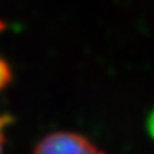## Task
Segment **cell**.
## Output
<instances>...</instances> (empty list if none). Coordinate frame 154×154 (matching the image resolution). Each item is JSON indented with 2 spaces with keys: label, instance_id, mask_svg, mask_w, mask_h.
<instances>
[{
  "label": "cell",
  "instance_id": "obj_1",
  "mask_svg": "<svg viewBox=\"0 0 154 154\" xmlns=\"http://www.w3.org/2000/svg\"><path fill=\"white\" fill-rule=\"evenodd\" d=\"M33 154H104L88 138L72 131H57L42 138Z\"/></svg>",
  "mask_w": 154,
  "mask_h": 154
},
{
  "label": "cell",
  "instance_id": "obj_2",
  "mask_svg": "<svg viewBox=\"0 0 154 154\" xmlns=\"http://www.w3.org/2000/svg\"><path fill=\"white\" fill-rule=\"evenodd\" d=\"M10 124V117L5 113H0V154H3V147L6 143V128Z\"/></svg>",
  "mask_w": 154,
  "mask_h": 154
},
{
  "label": "cell",
  "instance_id": "obj_3",
  "mask_svg": "<svg viewBox=\"0 0 154 154\" xmlns=\"http://www.w3.org/2000/svg\"><path fill=\"white\" fill-rule=\"evenodd\" d=\"M9 69H7V66H6L5 61L0 60V88L5 87L6 83L9 82Z\"/></svg>",
  "mask_w": 154,
  "mask_h": 154
}]
</instances>
